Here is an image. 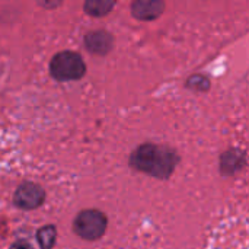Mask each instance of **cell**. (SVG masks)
Returning <instances> with one entry per match:
<instances>
[{
  "mask_svg": "<svg viewBox=\"0 0 249 249\" xmlns=\"http://www.w3.org/2000/svg\"><path fill=\"white\" fill-rule=\"evenodd\" d=\"M178 160L179 159L175 150L153 143H144L139 146L130 156V165L133 168L159 179L169 178Z\"/></svg>",
  "mask_w": 249,
  "mask_h": 249,
  "instance_id": "6da1fadb",
  "label": "cell"
},
{
  "mask_svg": "<svg viewBox=\"0 0 249 249\" xmlns=\"http://www.w3.org/2000/svg\"><path fill=\"white\" fill-rule=\"evenodd\" d=\"M51 76L60 82L82 79L86 73L83 58L74 51H61L55 54L50 63Z\"/></svg>",
  "mask_w": 249,
  "mask_h": 249,
  "instance_id": "7a4b0ae2",
  "label": "cell"
},
{
  "mask_svg": "<svg viewBox=\"0 0 249 249\" xmlns=\"http://www.w3.org/2000/svg\"><path fill=\"white\" fill-rule=\"evenodd\" d=\"M73 229L82 239L96 241L107 231V217L99 210H83L74 219Z\"/></svg>",
  "mask_w": 249,
  "mask_h": 249,
  "instance_id": "3957f363",
  "label": "cell"
},
{
  "mask_svg": "<svg viewBox=\"0 0 249 249\" xmlns=\"http://www.w3.org/2000/svg\"><path fill=\"white\" fill-rule=\"evenodd\" d=\"M45 200V193L44 190L32 182H23L18 187L15 191V206L22 209V210H34L39 207Z\"/></svg>",
  "mask_w": 249,
  "mask_h": 249,
  "instance_id": "277c9868",
  "label": "cell"
},
{
  "mask_svg": "<svg viewBox=\"0 0 249 249\" xmlns=\"http://www.w3.org/2000/svg\"><path fill=\"white\" fill-rule=\"evenodd\" d=\"M112 36L109 32L107 31H92L88 32L85 36V45L86 48L93 53V54H99V55H105L111 51L112 48Z\"/></svg>",
  "mask_w": 249,
  "mask_h": 249,
  "instance_id": "5b68a950",
  "label": "cell"
},
{
  "mask_svg": "<svg viewBox=\"0 0 249 249\" xmlns=\"http://www.w3.org/2000/svg\"><path fill=\"white\" fill-rule=\"evenodd\" d=\"M165 3L160 0H137L131 6L133 16L140 20H153L162 15Z\"/></svg>",
  "mask_w": 249,
  "mask_h": 249,
  "instance_id": "8992f818",
  "label": "cell"
},
{
  "mask_svg": "<svg viewBox=\"0 0 249 249\" xmlns=\"http://www.w3.org/2000/svg\"><path fill=\"white\" fill-rule=\"evenodd\" d=\"M245 163V155L241 150H228L220 156V171L225 175H232L242 169Z\"/></svg>",
  "mask_w": 249,
  "mask_h": 249,
  "instance_id": "52a82bcc",
  "label": "cell"
},
{
  "mask_svg": "<svg viewBox=\"0 0 249 249\" xmlns=\"http://www.w3.org/2000/svg\"><path fill=\"white\" fill-rule=\"evenodd\" d=\"M115 6L114 1H107V0H88L85 3V12L90 16L101 18L105 16L111 12V9Z\"/></svg>",
  "mask_w": 249,
  "mask_h": 249,
  "instance_id": "ba28073f",
  "label": "cell"
},
{
  "mask_svg": "<svg viewBox=\"0 0 249 249\" xmlns=\"http://www.w3.org/2000/svg\"><path fill=\"white\" fill-rule=\"evenodd\" d=\"M55 236H57V231L53 225L44 226L38 231L36 233V239L41 249H51L55 244Z\"/></svg>",
  "mask_w": 249,
  "mask_h": 249,
  "instance_id": "9c48e42d",
  "label": "cell"
},
{
  "mask_svg": "<svg viewBox=\"0 0 249 249\" xmlns=\"http://www.w3.org/2000/svg\"><path fill=\"white\" fill-rule=\"evenodd\" d=\"M187 86L191 88V89H196V90H207L209 86H210V82L204 76L196 74V76H193V77H190L187 80Z\"/></svg>",
  "mask_w": 249,
  "mask_h": 249,
  "instance_id": "30bf717a",
  "label": "cell"
},
{
  "mask_svg": "<svg viewBox=\"0 0 249 249\" xmlns=\"http://www.w3.org/2000/svg\"><path fill=\"white\" fill-rule=\"evenodd\" d=\"M10 249H34L32 248V245L29 244V242H26V241H18V242H15Z\"/></svg>",
  "mask_w": 249,
  "mask_h": 249,
  "instance_id": "8fae6325",
  "label": "cell"
}]
</instances>
